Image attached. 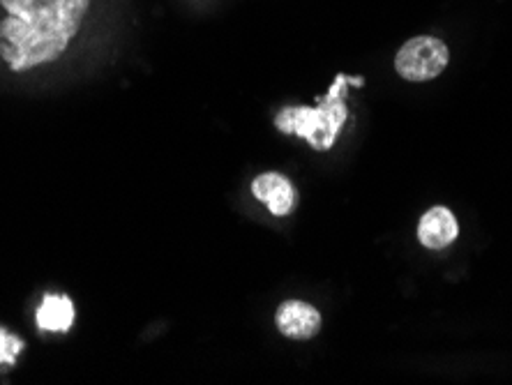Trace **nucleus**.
Listing matches in <instances>:
<instances>
[{
	"mask_svg": "<svg viewBox=\"0 0 512 385\" xmlns=\"http://www.w3.org/2000/svg\"><path fill=\"white\" fill-rule=\"evenodd\" d=\"M0 58L14 72L54 63L77 37L90 0H0Z\"/></svg>",
	"mask_w": 512,
	"mask_h": 385,
	"instance_id": "f257e3e1",
	"label": "nucleus"
},
{
	"mask_svg": "<svg viewBox=\"0 0 512 385\" xmlns=\"http://www.w3.org/2000/svg\"><path fill=\"white\" fill-rule=\"evenodd\" d=\"M346 77H337L335 88L330 90L326 100H323V107L319 109H284L280 116H277V127L286 134H300L307 141L312 143L314 148H330L335 141V134L340 130L346 109L340 102V86Z\"/></svg>",
	"mask_w": 512,
	"mask_h": 385,
	"instance_id": "f03ea898",
	"label": "nucleus"
},
{
	"mask_svg": "<svg viewBox=\"0 0 512 385\" xmlns=\"http://www.w3.org/2000/svg\"><path fill=\"white\" fill-rule=\"evenodd\" d=\"M448 47L439 37H413L397 51L395 70L406 81H429L448 67Z\"/></svg>",
	"mask_w": 512,
	"mask_h": 385,
	"instance_id": "7ed1b4c3",
	"label": "nucleus"
},
{
	"mask_svg": "<svg viewBox=\"0 0 512 385\" xmlns=\"http://www.w3.org/2000/svg\"><path fill=\"white\" fill-rule=\"evenodd\" d=\"M277 328L289 339H312L321 330V314L303 300H286L277 309Z\"/></svg>",
	"mask_w": 512,
	"mask_h": 385,
	"instance_id": "20e7f679",
	"label": "nucleus"
},
{
	"mask_svg": "<svg viewBox=\"0 0 512 385\" xmlns=\"http://www.w3.org/2000/svg\"><path fill=\"white\" fill-rule=\"evenodd\" d=\"M252 194L261 203H266L268 210L277 217L291 215L298 206V192L289 178L280 176V173H261L254 178Z\"/></svg>",
	"mask_w": 512,
	"mask_h": 385,
	"instance_id": "39448f33",
	"label": "nucleus"
},
{
	"mask_svg": "<svg viewBox=\"0 0 512 385\" xmlns=\"http://www.w3.org/2000/svg\"><path fill=\"white\" fill-rule=\"evenodd\" d=\"M459 224L448 208L436 206L427 210L418 224V238L427 249H446L455 243Z\"/></svg>",
	"mask_w": 512,
	"mask_h": 385,
	"instance_id": "423d86ee",
	"label": "nucleus"
},
{
	"mask_svg": "<svg viewBox=\"0 0 512 385\" xmlns=\"http://www.w3.org/2000/svg\"><path fill=\"white\" fill-rule=\"evenodd\" d=\"M74 303L67 296L58 293H47L42 298V305L37 309L35 319L37 326L44 332H67L74 323Z\"/></svg>",
	"mask_w": 512,
	"mask_h": 385,
	"instance_id": "0eeeda50",
	"label": "nucleus"
},
{
	"mask_svg": "<svg viewBox=\"0 0 512 385\" xmlns=\"http://www.w3.org/2000/svg\"><path fill=\"white\" fill-rule=\"evenodd\" d=\"M21 351H24V339L14 337L5 328H0V365H12Z\"/></svg>",
	"mask_w": 512,
	"mask_h": 385,
	"instance_id": "6e6552de",
	"label": "nucleus"
}]
</instances>
